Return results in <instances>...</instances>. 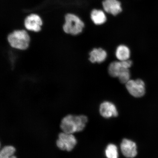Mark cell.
<instances>
[{
  "label": "cell",
  "instance_id": "4fadbf2b",
  "mask_svg": "<svg viewBox=\"0 0 158 158\" xmlns=\"http://www.w3.org/2000/svg\"><path fill=\"white\" fill-rule=\"evenodd\" d=\"M115 55L119 61L128 60L130 56V49L125 45H120L116 49Z\"/></svg>",
  "mask_w": 158,
  "mask_h": 158
},
{
  "label": "cell",
  "instance_id": "7c38bea8",
  "mask_svg": "<svg viewBox=\"0 0 158 158\" xmlns=\"http://www.w3.org/2000/svg\"><path fill=\"white\" fill-rule=\"evenodd\" d=\"M90 17L92 21L96 25L103 24L106 20L105 14L102 10H94L91 13Z\"/></svg>",
  "mask_w": 158,
  "mask_h": 158
},
{
  "label": "cell",
  "instance_id": "30bf717a",
  "mask_svg": "<svg viewBox=\"0 0 158 158\" xmlns=\"http://www.w3.org/2000/svg\"><path fill=\"white\" fill-rule=\"evenodd\" d=\"M102 6L105 11L114 16L122 11L121 3L118 0H104Z\"/></svg>",
  "mask_w": 158,
  "mask_h": 158
},
{
  "label": "cell",
  "instance_id": "9c48e42d",
  "mask_svg": "<svg viewBox=\"0 0 158 158\" xmlns=\"http://www.w3.org/2000/svg\"><path fill=\"white\" fill-rule=\"evenodd\" d=\"M100 112L101 115L106 118L116 117L118 114L115 105L109 102H104L100 105Z\"/></svg>",
  "mask_w": 158,
  "mask_h": 158
},
{
  "label": "cell",
  "instance_id": "9a60e30c",
  "mask_svg": "<svg viewBox=\"0 0 158 158\" xmlns=\"http://www.w3.org/2000/svg\"><path fill=\"white\" fill-rule=\"evenodd\" d=\"M105 155L108 158H117L118 154L117 147L114 144H110L105 150Z\"/></svg>",
  "mask_w": 158,
  "mask_h": 158
},
{
  "label": "cell",
  "instance_id": "8fae6325",
  "mask_svg": "<svg viewBox=\"0 0 158 158\" xmlns=\"http://www.w3.org/2000/svg\"><path fill=\"white\" fill-rule=\"evenodd\" d=\"M107 53L102 48H94L89 53V60L92 63H101L105 60Z\"/></svg>",
  "mask_w": 158,
  "mask_h": 158
},
{
  "label": "cell",
  "instance_id": "7a4b0ae2",
  "mask_svg": "<svg viewBox=\"0 0 158 158\" xmlns=\"http://www.w3.org/2000/svg\"><path fill=\"white\" fill-rule=\"evenodd\" d=\"M7 40L13 48L25 50L29 46L30 37L24 30H16L10 33L7 37Z\"/></svg>",
  "mask_w": 158,
  "mask_h": 158
},
{
  "label": "cell",
  "instance_id": "5b68a950",
  "mask_svg": "<svg viewBox=\"0 0 158 158\" xmlns=\"http://www.w3.org/2000/svg\"><path fill=\"white\" fill-rule=\"evenodd\" d=\"M126 86L128 92L134 97L141 98L145 94V84L141 79L130 80L126 83Z\"/></svg>",
  "mask_w": 158,
  "mask_h": 158
},
{
  "label": "cell",
  "instance_id": "6da1fadb",
  "mask_svg": "<svg viewBox=\"0 0 158 158\" xmlns=\"http://www.w3.org/2000/svg\"><path fill=\"white\" fill-rule=\"evenodd\" d=\"M88 121V118L86 116L69 114L62 118L60 127L62 131L65 133L73 134L82 131Z\"/></svg>",
  "mask_w": 158,
  "mask_h": 158
},
{
  "label": "cell",
  "instance_id": "3957f363",
  "mask_svg": "<svg viewBox=\"0 0 158 158\" xmlns=\"http://www.w3.org/2000/svg\"><path fill=\"white\" fill-rule=\"evenodd\" d=\"M64 18L65 22L63 29L65 33L76 35L82 32L84 23L78 16L69 13L65 15Z\"/></svg>",
  "mask_w": 158,
  "mask_h": 158
},
{
  "label": "cell",
  "instance_id": "2e32d148",
  "mask_svg": "<svg viewBox=\"0 0 158 158\" xmlns=\"http://www.w3.org/2000/svg\"><path fill=\"white\" fill-rule=\"evenodd\" d=\"M118 78L120 82L126 84L130 80V73L129 69H123L120 73Z\"/></svg>",
  "mask_w": 158,
  "mask_h": 158
},
{
  "label": "cell",
  "instance_id": "52a82bcc",
  "mask_svg": "<svg viewBox=\"0 0 158 158\" xmlns=\"http://www.w3.org/2000/svg\"><path fill=\"white\" fill-rule=\"evenodd\" d=\"M120 149L122 153L126 157L134 158L137 155V145L131 140L123 139L120 144Z\"/></svg>",
  "mask_w": 158,
  "mask_h": 158
},
{
  "label": "cell",
  "instance_id": "5bb4252c",
  "mask_svg": "<svg viewBox=\"0 0 158 158\" xmlns=\"http://www.w3.org/2000/svg\"><path fill=\"white\" fill-rule=\"evenodd\" d=\"M15 149L12 145H6L3 147L0 151V158H9L14 155Z\"/></svg>",
  "mask_w": 158,
  "mask_h": 158
},
{
  "label": "cell",
  "instance_id": "ba28073f",
  "mask_svg": "<svg viewBox=\"0 0 158 158\" xmlns=\"http://www.w3.org/2000/svg\"><path fill=\"white\" fill-rule=\"evenodd\" d=\"M42 24L40 17L38 15L34 14L27 16L24 20L26 28L35 32H38L41 30V27Z\"/></svg>",
  "mask_w": 158,
  "mask_h": 158
},
{
  "label": "cell",
  "instance_id": "8992f818",
  "mask_svg": "<svg viewBox=\"0 0 158 158\" xmlns=\"http://www.w3.org/2000/svg\"><path fill=\"white\" fill-rule=\"evenodd\" d=\"M132 64V61L129 59L124 61H114L109 66V74L113 77H118L120 73L123 69H129Z\"/></svg>",
  "mask_w": 158,
  "mask_h": 158
},
{
  "label": "cell",
  "instance_id": "277c9868",
  "mask_svg": "<svg viewBox=\"0 0 158 158\" xmlns=\"http://www.w3.org/2000/svg\"><path fill=\"white\" fill-rule=\"evenodd\" d=\"M77 140L73 134L62 131L59 133L56 144L59 149L62 151L71 152L77 145Z\"/></svg>",
  "mask_w": 158,
  "mask_h": 158
}]
</instances>
